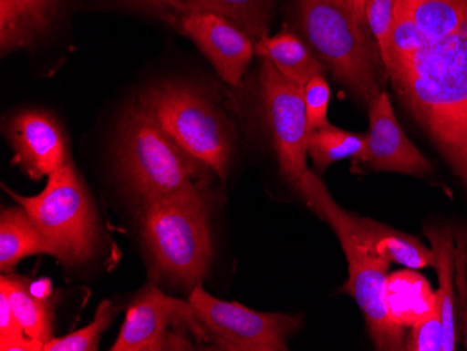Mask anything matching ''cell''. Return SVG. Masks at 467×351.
<instances>
[{
  "instance_id": "28",
  "label": "cell",
  "mask_w": 467,
  "mask_h": 351,
  "mask_svg": "<svg viewBox=\"0 0 467 351\" xmlns=\"http://www.w3.org/2000/svg\"><path fill=\"white\" fill-rule=\"evenodd\" d=\"M28 288L39 300H54V287L49 279L28 280Z\"/></svg>"
},
{
  "instance_id": "20",
  "label": "cell",
  "mask_w": 467,
  "mask_h": 351,
  "mask_svg": "<svg viewBox=\"0 0 467 351\" xmlns=\"http://www.w3.org/2000/svg\"><path fill=\"white\" fill-rule=\"evenodd\" d=\"M427 238L431 243L435 256L434 267L437 269L440 290L438 294L442 305L443 327H445V346L443 351L456 350L458 334H456L455 292H453V269H455V243L448 225L437 227L430 225L424 229Z\"/></svg>"
},
{
  "instance_id": "11",
  "label": "cell",
  "mask_w": 467,
  "mask_h": 351,
  "mask_svg": "<svg viewBox=\"0 0 467 351\" xmlns=\"http://www.w3.org/2000/svg\"><path fill=\"white\" fill-rule=\"evenodd\" d=\"M343 253L348 258V279L342 292L350 294L363 311L369 336L377 350H406L405 329L390 321L385 303V288L390 262L372 255L350 235L336 230Z\"/></svg>"
},
{
  "instance_id": "24",
  "label": "cell",
  "mask_w": 467,
  "mask_h": 351,
  "mask_svg": "<svg viewBox=\"0 0 467 351\" xmlns=\"http://www.w3.org/2000/svg\"><path fill=\"white\" fill-rule=\"evenodd\" d=\"M445 346V327H443L442 305L440 303L420 319L413 327L406 342V350L443 351Z\"/></svg>"
},
{
  "instance_id": "14",
  "label": "cell",
  "mask_w": 467,
  "mask_h": 351,
  "mask_svg": "<svg viewBox=\"0 0 467 351\" xmlns=\"http://www.w3.org/2000/svg\"><path fill=\"white\" fill-rule=\"evenodd\" d=\"M15 164L34 181L49 177L69 161L67 146L57 120L42 111H23L7 123Z\"/></svg>"
},
{
  "instance_id": "5",
  "label": "cell",
  "mask_w": 467,
  "mask_h": 351,
  "mask_svg": "<svg viewBox=\"0 0 467 351\" xmlns=\"http://www.w3.org/2000/svg\"><path fill=\"white\" fill-rule=\"evenodd\" d=\"M6 191L27 212L51 246L52 256L65 266H78L94 255L99 243V217L72 162L52 172L39 195L27 198Z\"/></svg>"
},
{
  "instance_id": "16",
  "label": "cell",
  "mask_w": 467,
  "mask_h": 351,
  "mask_svg": "<svg viewBox=\"0 0 467 351\" xmlns=\"http://www.w3.org/2000/svg\"><path fill=\"white\" fill-rule=\"evenodd\" d=\"M57 0H0L2 54L26 48L51 22Z\"/></svg>"
},
{
  "instance_id": "30",
  "label": "cell",
  "mask_w": 467,
  "mask_h": 351,
  "mask_svg": "<svg viewBox=\"0 0 467 351\" xmlns=\"http://www.w3.org/2000/svg\"><path fill=\"white\" fill-rule=\"evenodd\" d=\"M135 2L151 5V6L167 7V9L175 10L177 13H182V0H135Z\"/></svg>"
},
{
  "instance_id": "26",
  "label": "cell",
  "mask_w": 467,
  "mask_h": 351,
  "mask_svg": "<svg viewBox=\"0 0 467 351\" xmlns=\"http://www.w3.org/2000/svg\"><path fill=\"white\" fill-rule=\"evenodd\" d=\"M306 102V128L308 133L319 128L327 127V107L330 101V88L324 75H317L303 88Z\"/></svg>"
},
{
  "instance_id": "27",
  "label": "cell",
  "mask_w": 467,
  "mask_h": 351,
  "mask_svg": "<svg viewBox=\"0 0 467 351\" xmlns=\"http://www.w3.org/2000/svg\"><path fill=\"white\" fill-rule=\"evenodd\" d=\"M367 25L377 43L382 62L389 51L393 27V0H364Z\"/></svg>"
},
{
  "instance_id": "4",
  "label": "cell",
  "mask_w": 467,
  "mask_h": 351,
  "mask_svg": "<svg viewBox=\"0 0 467 351\" xmlns=\"http://www.w3.org/2000/svg\"><path fill=\"white\" fill-rule=\"evenodd\" d=\"M309 46L338 83L361 102L382 93L387 69L374 36L357 25L342 0H294Z\"/></svg>"
},
{
  "instance_id": "3",
  "label": "cell",
  "mask_w": 467,
  "mask_h": 351,
  "mask_svg": "<svg viewBox=\"0 0 467 351\" xmlns=\"http://www.w3.org/2000/svg\"><path fill=\"white\" fill-rule=\"evenodd\" d=\"M140 229L157 274L191 290L206 277L213 245L204 193L144 201Z\"/></svg>"
},
{
  "instance_id": "2",
  "label": "cell",
  "mask_w": 467,
  "mask_h": 351,
  "mask_svg": "<svg viewBox=\"0 0 467 351\" xmlns=\"http://www.w3.org/2000/svg\"><path fill=\"white\" fill-rule=\"evenodd\" d=\"M117 159L123 182L141 203L180 193H204L212 171L183 150L139 101L120 119Z\"/></svg>"
},
{
  "instance_id": "13",
  "label": "cell",
  "mask_w": 467,
  "mask_h": 351,
  "mask_svg": "<svg viewBox=\"0 0 467 351\" xmlns=\"http://www.w3.org/2000/svg\"><path fill=\"white\" fill-rule=\"evenodd\" d=\"M177 25L227 85H240L254 55V41L243 30L214 13H181Z\"/></svg>"
},
{
  "instance_id": "12",
  "label": "cell",
  "mask_w": 467,
  "mask_h": 351,
  "mask_svg": "<svg viewBox=\"0 0 467 351\" xmlns=\"http://www.w3.org/2000/svg\"><path fill=\"white\" fill-rule=\"evenodd\" d=\"M369 130L358 161L374 171L427 177L434 171L431 162L411 143L399 125L387 91L368 104Z\"/></svg>"
},
{
  "instance_id": "7",
  "label": "cell",
  "mask_w": 467,
  "mask_h": 351,
  "mask_svg": "<svg viewBox=\"0 0 467 351\" xmlns=\"http://www.w3.org/2000/svg\"><path fill=\"white\" fill-rule=\"evenodd\" d=\"M204 348L225 351H285L301 319L287 314L259 313L243 304L210 295L202 283L189 294Z\"/></svg>"
},
{
  "instance_id": "19",
  "label": "cell",
  "mask_w": 467,
  "mask_h": 351,
  "mask_svg": "<svg viewBox=\"0 0 467 351\" xmlns=\"http://www.w3.org/2000/svg\"><path fill=\"white\" fill-rule=\"evenodd\" d=\"M0 292L9 298L16 319L31 340L46 346L54 339V300H39L31 294L28 280L17 274L0 277Z\"/></svg>"
},
{
  "instance_id": "29",
  "label": "cell",
  "mask_w": 467,
  "mask_h": 351,
  "mask_svg": "<svg viewBox=\"0 0 467 351\" xmlns=\"http://www.w3.org/2000/svg\"><path fill=\"white\" fill-rule=\"evenodd\" d=\"M343 5H345L346 9L350 12V15H353L354 20H356L357 25L359 27L363 28V30L368 31L371 33L368 28V25H367V17H366V7H364V0H342Z\"/></svg>"
},
{
  "instance_id": "25",
  "label": "cell",
  "mask_w": 467,
  "mask_h": 351,
  "mask_svg": "<svg viewBox=\"0 0 467 351\" xmlns=\"http://www.w3.org/2000/svg\"><path fill=\"white\" fill-rule=\"evenodd\" d=\"M0 350L39 351L44 346L31 340L18 324L10 306L9 298L0 292Z\"/></svg>"
},
{
  "instance_id": "1",
  "label": "cell",
  "mask_w": 467,
  "mask_h": 351,
  "mask_svg": "<svg viewBox=\"0 0 467 351\" xmlns=\"http://www.w3.org/2000/svg\"><path fill=\"white\" fill-rule=\"evenodd\" d=\"M419 34L413 51L388 59V80L467 190V15L447 36Z\"/></svg>"
},
{
  "instance_id": "9",
  "label": "cell",
  "mask_w": 467,
  "mask_h": 351,
  "mask_svg": "<svg viewBox=\"0 0 467 351\" xmlns=\"http://www.w3.org/2000/svg\"><path fill=\"white\" fill-rule=\"evenodd\" d=\"M296 192L306 199L315 214L329 222L335 232L342 230L372 255L414 271L434 267L435 256L431 248H427L413 235L398 232L389 225L348 213L336 203L321 178L314 172L308 171Z\"/></svg>"
},
{
  "instance_id": "15",
  "label": "cell",
  "mask_w": 467,
  "mask_h": 351,
  "mask_svg": "<svg viewBox=\"0 0 467 351\" xmlns=\"http://www.w3.org/2000/svg\"><path fill=\"white\" fill-rule=\"evenodd\" d=\"M438 293L432 292L426 277L414 269L389 274L385 288L388 315L401 329L413 327L420 319L440 303Z\"/></svg>"
},
{
  "instance_id": "23",
  "label": "cell",
  "mask_w": 467,
  "mask_h": 351,
  "mask_svg": "<svg viewBox=\"0 0 467 351\" xmlns=\"http://www.w3.org/2000/svg\"><path fill=\"white\" fill-rule=\"evenodd\" d=\"M117 308L114 303L104 300L96 311L93 322L83 329L76 330L73 334L59 339H51L42 351H96L99 350V339L107 327L114 321Z\"/></svg>"
},
{
  "instance_id": "10",
  "label": "cell",
  "mask_w": 467,
  "mask_h": 351,
  "mask_svg": "<svg viewBox=\"0 0 467 351\" xmlns=\"http://www.w3.org/2000/svg\"><path fill=\"white\" fill-rule=\"evenodd\" d=\"M259 86L280 172L291 187L298 191L309 171L306 167L308 128L303 88L283 76L267 59H262Z\"/></svg>"
},
{
  "instance_id": "6",
  "label": "cell",
  "mask_w": 467,
  "mask_h": 351,
  "mask_svg": "<svg viewBox=\"0 0 467 351\" xmlns=\"http://www.w3.org/2000/svg\"><path fill=\"white\" fill-rule=\"evenodd\" d=\"M139 102L183 150L225 180L233 133L224 112L206 94L180 83H160L141 91Z\"/></svg>"
},
{
  "instance_id": "18",
  "label": "cell",
  "mask_w": 467,
  "mask_h": 351,
  "mask_svg": "<svg viewBox=\"0 0 467 351\" xmlns=\"http://www.w3.org/2000/svg\"><path fill=\"white\" fill-rule=\"evenodd\" d=\"M49 253L51 246L42 237L27 212L21 208L4 209L0 214V271L9 274L30 255Z\"/></svg>"
},
{
  "instance_id": "17",
  "label": "cell",
  "mask_w": 467,
  "mask_h": 351,
  "mask_svg": "<svg viewBox=\"0 0 467 351\" xmlns=\"http://www.w3.org/2000/svg\"><path fill=\"white\" fill-rule=\"evenodd\" d=\"M254 55L272 62L283 76L304 88L314 76L324 75V65L293 33L264 36L254 46Z\"/></svg>"
},
{
  "instance_id": "22",
  "label": "cell",
  "mask_w": 467,
  "mask_h": 351,
  "mask_svg": "<svg viewBox=\"0 0 467 351\" xmlns=\"http://www.w3.org/2000/svg\"><path fill=\"white\" fill-rule=\"evenodd\" d=\"M367 135L327 127L312 130L306 136V154L312 159L315 170L324 174L327 167L348 159H358L366 146Z\"/></svg>"
},
{
  "instance_id": "8",
  "label": "cell",
  "mask_w": 467,
  "mask_h": 351,
  "mask_svg": "<svg viewBox=\"0 0 467 351\" xmlns=\"http://www.w3.org/2000/svg\"><path fill=\"white\" fill-rule=\"evenodd\" d=\"M204 348L202 330L189 301L168 297L153 284L136 295L112 351L196 350Z\"/></svg>"
},
{
  "instance_id": "21",
  "label": "cell",
  "mask_w": 467,
  "mask_h": 351,
  "mask_svg": "<svg viewBox=\"0 0 467 351\" xmlns=\"http://www.w3.org/2000/svg\"><path fill=\"white\" fill-rule=\"evenodd\" d=\"M275 0H182V13H214L243 30L254 44L269 34Z\"/></svg>"
}]
</instances>
